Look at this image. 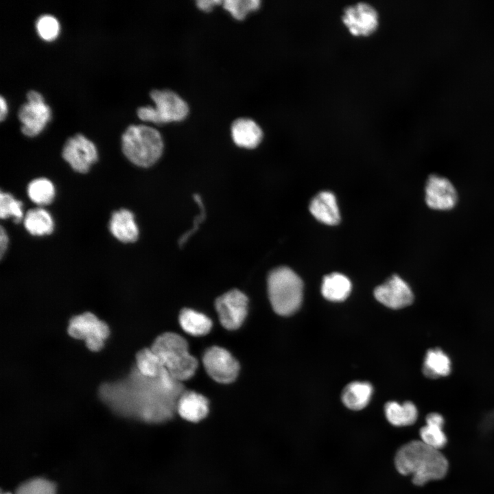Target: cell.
Here are the masks:
<instances>
[{"instance_id":"4fadbf2b","label":"cell","mask_w":494,"mask_h":494,"mask_svg":"<svg viewBox=\"0 0 494 494\" xmlns=\"http://www.w3.org/2000/svg\"><path fill=\"white\" fill-rule=\"evenodd\" d=\"M62 156L74 171L81 174L88 172L98 159L96 146L82 134H76L66 141Z\"/></svg>"},{"instance_id":"4316f807","label":"cell","mask_w":494,"mask_h":494,"mask_svg":"<svg viewBox=\"0 0 494 494\" xmlns=\"http://www.w3.org/2000/svg\"><path fill=\"white\" fill-rule=\"evenodd\" d=\"M136 368L142 375L155 377L163 370L164 366L151 348H145L136 355Z\"/></svg>"},{"instance_id":"ba28073f","label":"cell","mask_w":494,"mask_h":494,"mask_svg":"<svg viewBox=\"0 0 494 494\" xmlns=\"http://www.w3.org/2000/svg\"><path fill=\"white\" fill-rule=\"evenodd\" d=\"M67 332L73 338L84 340L86 346L92 351L101 350L110 334L107 324L91 312L72 317Z\"/></svg>"},{"instance_id":"f546056e","label":"cell","mask_w":494,"mask_h":494,"mask_svg":"<svg viewBox=\"0 0 494 494\" xmlns=\"http://www.w3.org/2000/svg\"><path fill=\"white\" fill-rule=\"evenodd\" d=\"M15 494H56V487L47 480L35 478L22 484Z\"/></svg>"},{"instance_id":"836d02e7","label":"cell","mask_w":494,"mask_h":494,"mask_svg":"<svg viewBox=\"0 0 494 494\" xmlns=\"http://www.w3.org/2000/svg\"><path fill=\"white\" fill-rule=\"evenodd\" d=\"M223 1L219 0H198L196 1L197 6L203 11H210L212 8Z\"/></svg>"},{"instance_id":"52a82bcc","label":"cell","mask_w":494,"mask_h":494,"mask_svg":"<svg viewBox=\"0 0 494 494\" xmlns=\"http://www.w3.org/2000/svg\"><path fill=\"white\" fill-rule=\"evenodd\" d=\"M424 200L427 207L434 211L449 212L457 206L459 193L449 178L434 173L425 181Z\"/></svg>"},{"instance_id":"f1b7e54d","label":"cell","mask_w":494,"mask_h":494,"mask_svg":"<svg viewBox=\"0 0 494 494\" xmlns=\"http://www.w3.org/2000/svg\"><path fill=\"white\" fill-rule=\"evenodd\" d=\"M261 4L259 0H226L224 8L236 19H244L249 12L257 10Z\"/></svg>"},{"instance_id":"8992f818","label":"cell","mask_w":494,"mask_h":494,"mask_svg":"<svg viewBox=\"0 0 494 494\" xmlns=\"http://www.w3.org/2000/svg\"><path fill=\"white\" fill-rule=\"evenodd\" d=\"M150 97L155 106H141L137 109L139 119L156 124L183 120L188 115L189 107L175 92L165 90H153Z\"/></svg>"},{"instance_id":"8fae6325","label":"cell","mask_w":494,"mask_h":494,"mask_svg":"<svg viewBox=\"0 0 494 494\" xmlns=\"http://www.w3.org/2000/svg\"><path fill=\"white\" fill-rule=\"evenodd\" d=\"M248 303V297L237 289L220 296L215 307L222 325L228 330L239 328L247 316Z\"/></svg>"},{"instance_id":"d590c367","label":"cell","mask_w":494,"mask_h":494,"mask_svg":"<svg viewBox=\"0 0 494 494\" xmlns=\"http://www.w3.org/2000/svg\"><path fill=\"white\" fill-rule=\"evenodd\" d=\"M7 494H8V493H7Z\"/></svg>"},{"instance_id":"4dcf8cb0","label":"cell","mask_w":494,"mask_h":494,"mask_svg":"<svg viewBox=\"0 0 494 494\" xmlns=\"http://www.w3.org/2000/svg\"><path fill=\"white\" fill-rule=\"evenodd\" d=\"M36 27L39 36L45 40L55 39L60 30V25L56 17L50 14H43L38 17Z\"/></svg>"},{"instance_id":"277c9868","label":"cell","mask_w":494,"mask_h":494,"mask_svg":"<svg viewBox=\"0 0 494 494\" xmlns=\"http://www.w3.org/2000/svg\"><path fill=\"white\" fill-rule=\"evenodd\" d=\"M122 151L133 164L149 167L157 162L163 151L160 132L145 125H130L121 137Z\"/></svg>"},{"instance_id":"5b68a950","label":"cell","mask_w":494,"mask_h":494,"mask_svg":"<svg viewBox=\"0 0 494 494\" xmlns=\"http://www.w3.org/2000/svg\"><path fill=\"white\" fill-rule=\"evenodd\" d=\"M268 297L274 311L281 316H290L301 307L303 284L290 268L281 266L272 270L268 277Z\"/></svg>"},{"instance_id":"1f68e13d","label":"cell","mask_w":494,"mask_h":494,"mask_svg":"<svg viewBox=\"0 0 494 494\" xmlns=\"http://www.w3.org/2000/svg\"><path fill=\"white\" fill-rule=\"evenodd\" d=\"M193 198L196 202L199 205L200 208L201 213L199 215L197 222L194 220L195 226L189 231L186 232L184 235H183L182 237H180V239L178 240V244L180 246H183V244L185 243V242L189 239V237L193 234V233L198 228V226H198L205 217V209L204 207V204L202 202L200 196L198 194H196L193 196Z\"/></svg>"},{"instance_id":"e0dca14e","label":"cell","mask_w":494,"mask_h":494,"mask_svg":"<svg viewBox=\"0 0 494 494\" xmlns=\"http://www.w3.org/2000/svg\"><path fill=\"white\" fill-rule=\"evenodd\" d=\"M231 135L234 143L239 147L252 149L261 143L263 131L252 119L239 118L232 124Z\"/></svg>"},{"instance_id":"e575fe53","label":"cell","mask_w":494,"mask_h":494,"mask_svg":"<svg viewBox=\"0 0 494 494\" xmlns=\"http://www.w3.org/2000/svg\"><path fill=\"white\" fill-rule=\"evenodd\" d=\"M0 120L3 121L7 115L8 108L5 99L1 96L0 97Z\"/></svg>"},{"instance_id":"d4e9b609","label":"cell","mask_w":494,"mask_h":494,"mask_svg":"<svg viewBox=\"0 0 494 494\" xmlns=\"http://www.w3.org/2000/svg\"><path fill=\"white\" fill-rule=\"evenodd\" d=\"M451 370V362L448 356L440 349L429 350L425 355L423 372L430 378L447 375Z\"/></svg>"},{"instance_id":"d6986e66","label":"cell","mask_w":494,"mask_h":494,"mask_svg":"<svg viewBox=\"0 0 494 494\" xmlns=\"http://www.w3.org/2000/svg\"><path fill=\"white\" fill-rule=\"evenodd\" d=\"M373 386L366 381H353L343 389L341 398L346 407L352 410L364 408L370 401Z\"/></svg>"},{"instance_id":"7402d4cb","label":"cell","mask_w":494,"mask_h":494,"mask_svg":"<svg viewBox=\"0 0 494 494\" xmlns=\"http://www.w3.org/2000/svg\"><path fill=\"white\" fill-rule=\"evenodd\" d=\"M178 320L182 329L193 336L207 335L212 328V321L208 316L189 308L181 310Z\"/></svg>"},{"instance_id":"9a60e30c","label":"cell","mask_w":494,"mask_h":494,"mask_svg":"<svg viewBox=\"0 0 494 494\" xmlns=\"http://www.w3.org/2000/svg\"><path fill=\"white\" fill-rule=\"evenodd\" d=\"M176 411L190 422H198L209 412V401L203 395L193 391H183L179 397Z\"/></svg>"},{"instance_id":"3957f363","label":"cell","mask_w":494,"mask_h":494,"mask_svg":"<svg viewBox=\"0 0 494 494\" xmlns=\"http://www.w3.org/2000/svg\"><path fill=\"white\" fill-rule=\"evenodd\" d=\"M151 349L176 380H187L195 374L198 361L189 354L187 342L179 334L166 332L158 336Z\"/></svg>"},{"instance_id":"5bb4252c","label":"cell","mask_w":494,"mask_h":494,"mask_svg":"<svg viewBox=\"0 0 494 494\" xmlns=\"http://www.w3.org/2000/svg\"><path fill=\"white\" fill-rule=\"evenodd\" d=\"M374 296L379 303L394 309L410 305L414 299L409 285L397 274L377 286L374 290Z\"/></svg>"},{"instance_id":"7a4b0ae2","label":"cell","mask_w":494,"mask_h":494,"mask_svg":"<svg viewBox=\"0 0 494 494\" xmlns=\"http://www.w3.org/2000/svg\"><path fill=\"white\" fill-rule=\"evenodd\" d=\"M395 464L401 475H412V482L417 486L443 478L448 470L447 460L438 449L416 440L398 449Z\"/></svg>"},{"instance_id":"44dd1931","label":"cell","mask_w":494,"mask_h":494,"mask_svg":"<svg viewBox=\"0 0 494 494\" xmlns=\"http://www.w3.org/2000/svg\"><path fill=\"white\" fill-rule=\"evenodd\" d=\"M27 231L34 236L51 234L54 228V222L51 214L43 208L29 210L23 218Z\"/></svg>"},{"instance_id":"83f0119b","label":"cell","mask_w":494,"mask_h":494,"mask_svg":"<svg viewBox=\"0 0 494 494\" xmlns=\"http://www.w3.org/2000/svg\"><path fill=\"white\" fill-rule=\"evenodd\" d=\"M0 217L1 219L12 217L15 223H19L24 218L22 202L9 193L1 191Z\"/></svg>"},{"instance_id":"6da1fadb","label":"cell","mask_w":494,"mask_h":494,"mask_svg":"<svg viewBox=\"0 0 494 494\" xmlns=\"http://www.w3.org/2000/svg\"><path fill=\"white\" fill-rule=\"evenodd\" d=\"M183 391L180 382L165 368L158 376L147 377L135 367L123 381L104 385L100 395L120 415L159 422L172 416Z\"/></svg>"},{"instance_id":"2e32d148","label":"cell","mask_w":494,"mask_h":494,"mask_svg":"<svg viewBox=\"0 0 494 494\" xmlns=\"http://www.w3.org/2000/svg\"><path fill=\"white\" fill-rule=\"evenodd\" d=\"M109 230L119 242L132 243L137 240L139 231L134 214L126 209H121L113 213Z\"/></svg>"},{"instance_id":"7c38bea8","label":"cell","mask_w":494,"mask_h":494,"mask_svg":"<svg viewBox=\"0 0 494 494\" xmlns=\"http://www.w3.org/2000/svg\"><path fill=\"white\" fill-rule=\"evenodd\" d=\"M202 362L207 374L215 381L229 384L239 371L237 360L225 349L213 346L204 353Z\"/></svg>"},{"instance_id":"ffe728a7","label":"cell","mask_w":494,"mask_h":494,"mask_svg":"<svg viewBox=\"0 0 494 494\" xmlns=\"http://www.w3.org/2000/svg\"><path fill=\"white\" fill-rule=\"evenodd\" d=\"M351 287L350 280L345 275L334 272L324 277L321 292L327 300L340 302L344 301L349 296Z\"/></svg>"},{"instance_id":"30bf717a","label":"cell","mask_w":494,"mask_h":494,"mask_svg":"<svg viewBox=\"0 0 494 494\" xmlns=\"http://www.w3.org/2000/svg\"><path fill=\"white\" fill-rule=\"evenodd\" d=\"M27 102L20 107L19 119L22 124L21 132L26 136L34 137L39 134L50 119L51 110L45 104L42 95L34 90L27 93Z\"/></svg>"},{"instance_id":"484cf974","label":"cell","mask_w":494,"mask_h":494,"mask_svg":"<svg viewBox=\"0 0 494 494\" xmlns=\"http://www.w3.org/2000/svg\"><path fill=\"white\" fill-rule=\"evenodd\" d=\"M27 195L33 202L44 206L53 202L56 196V189L54 184L49 179L38 178L28 184Z\"/></svg>"},{"instance_id":"603a6c76","label":"cell","mask_w":494,"mask_h":494,"mask_svg":"<svg viewBox=\"0 0 494 494\" xmlns=\"http://www.w3.org/2000/svg\"><path fill=\"white\" fill-rule=\"evenodd\" d=\"M443 417L438 413H430L426 417V425L421 428L420 436L423 443L440 449L447 443V437L443 431Z\"/></svg>"},{"instance_id":"cb8c5ba5","label":"cell","mask_w":494,"mask_h":494,"mask_svg":"<svg viewBox=\"0 0 494 494\" xmlns=\"http://www.w3.org/2000/svg\"><path fill=\"white\" fill-rule=\"evenodd\" d=\"M384 410L388 422L397 427L414 423L418 416L417 409L411 401H405L402 404L388 401L384 406Z\"/></svg>"},{"instance_id":"d6a6232c","label":"cell","mask_w":494,"mask_h":494,"mask_svg":"<svg viewBox=\"0 0 494 494\" xmlns=\"http://www.w3.org/2000/svg\"><path fill=\"white\" fill-rule=\"evenodd\" d=\"M8 243L9 239L7 232L1 226L0 231V257L1 259L3 258L5 252L7 250Z\"/></svg>"},{"instance_id":"9c48e42d","label":"cell","mask_w":494,"mask_h":494,"mask_svg":"<svg viewBox=\"0 0 494 494\" xmlns=\"http://www.w3.org/2000/svg\"><path fill=\"white\" fill-rule=\"evenodd\" d=\"M378 10L372 4L359 1L344 8L341 21L348 32L354 36L366 37L374 34L380 22Z\"/></svg>"},{"instance_id":"ac0fdd59","label":"cell","mask_w":494,"mask_h":494,"mask_svg":"<svg viewBox=\"0 0 494 494\" xmlns=\"http://www.w3.org/2000/svg\"><path fill=\"white\" fill-rule=\"evenodd\" d=\"M309 211L316 219L327 225L337 224L340 219L336 196L330 191L318 193L311 200Z\"/></svg>"}]
</instances>
